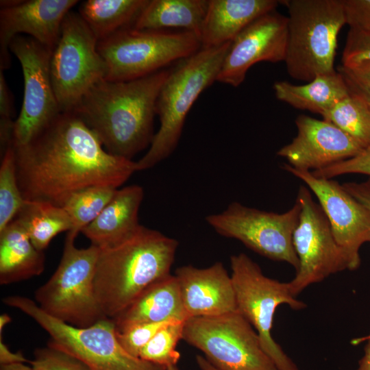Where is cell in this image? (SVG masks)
Segmentation results:
<instances>
[{
  "mask_svg": "<svg viewBox=\"0 0 370 370\" xmlns=\"http://www.w3.org/2000/svg\"><path fill=\"white\" fill-rule=\"evenodd\" d=\"M12 148L25 200L62 206L88 187L118 188L137 171L135 161L108 153L75 112H61L29 143Z\"/></svg>",
  "mask_w": 370,
  "mask_h": 370,
  "instance_id": "obj_1",
  "label": "cell"
},
{
  "mask_svg": "<svg viewBox=\"0 0 370 370\" xmlns=\"http://www.w3.org/2000/svg\"><path fill=\"white\" fill-rule=\"evenodd\" d=\"M170 69L124 82L103 79L74 111L110 154L132 160L154 137L156 102Z\"/></svg>",
  "mask_w": 370,
  "mask_h": 370,
  "instance_id": "obj_2",
  "label": "cell"
},
{
  "mask_svg": "<svg viewBox=\"0 0 370 370\" xmlns=\"http://www.w3.org/2000/svg\"><path fill=\"white\" fill-rule=\"evenodd\" d=\"M178 242L141 225L124 242L99 249L95 292L106 317L114 319L149 286L170 274Z\"/></svg>",
  "mask_w": 370,
  "mask_h": 370,
  "instance_id": "obj_3",
  "label": "cell"
},
{
  "mask_svg": "<svg viewBox=\"0 0 370 370\" xmlns=\"http://www.w3.org/2000/svg\"><path fill=\"white\" fill-rule=\"evenodd\" d=\"M231 43L201 48L170 69L156 102L160 127L148 151L136 162L137 171L152 168L174 151L188 112L200 94L217 81Z\"/></svg>",
  "mask_w": 370,
  "mask_h": 370,
  "instance_id": "obj_4",
  "label": "cell"
},
{
  "mask_svg": "<svg viewBox=\"0 0 370 370\" xmlns=\"http://www.w3.org/2000/svg\"><path fill=\"white\" fill-rule=\"evenodd\" d=\"M288 12L284 62L288 75L310 82L335 72L337 37L346 25L343 0H285Z\"/></svg>",
  "mask_w": 370,
  "mask_h": 370,
  "instance_id": "obj_5",
  "label": "cell"
},
{
  "mask_svg": "<svg viewBox=\"0 0 370 370\" xmlns=\"http://www.w3.org/2000/svg\"><path fill=\"white\" fill-rule=\"evenodd\" d=\"M3 302L21 310L45 330L49 335L47 345L77 358L90 370H166L126 352L118 341L112 319L78 328L49 315L28 297L11 295Z\"/></svg>",
  "mask_w": 370,
  "mask_h": 370,
  "instance_id": "obj_6",
  "label": "cell"
},
{
  "mask_svg": "<svg viewBox=\"0 0 370 370\" xmlns=\"http://www.w3.org/2000/svg\"><path fill=\"white\" fill-rule=\"evenodd\" d=\"M77 235L68 232L56 271L37 288L34 299L49 315L69 325L86 328L107 318L97 301L94 286L99 248L79 249Z\"/></svg>",
  "mask_w": 370,
  "mask_h": 370,
  "instance_id": "obj_7",
  "label": "cell"
},
{
  "mask_svg": "<svg viewBox=\"0 0 370 370\" xmlns=\"http://www.w3.org/2000/svg\"><path fill=\"white\" fill-rule=\"evenodd\" d=\"M202 48L194 33L180 31L123 29L98 41L107 68L105 79L124 82L156 73L186 59Z\"/></svg>",
  "mask_w": 370,
  "mask_h": 370,
  "instance_id": "obj_8",
  "label": "cell"
},
{
  "mask_svg": "<svg viewBox=\"0 0 370 370\" xmlns=\"http://www.w3.org/2000/svg\"><path fill=\"white\" fill-rule=\"evenodd\" d=\"M237 311L253 326L262 347L278 370H299L271 336L277 308L287 304L294 310L306 307L291 292L288 282L270 278L259 265L243 253L230 257Z\"/></svg>",
  "mask_w": 370,
  "mask_h": 370,
  "instance_id": "obj_9",
  "label": "cell"
},
{
  "mask_svg": "<svg viewBox=\"0 0 370 370\" xmlns=\"http://www.w3.org/2000/svg\"><path fill=\"white\" fill-rule=\"evenodd\" d=\"M97 44L79 14L71 10L50 58L51 78L61 112H74L90 89L105 79L106 64Z\"/></svg>",
  "mask_w": 370,
  "mask_h": 370,
  "instance_id": "obj_10",
  "label": "cell"
},
{
  "mask_svg": "<svg viewBox=\"0 0 370 370\" xmlns=\"http://www.w3.org/2000/svg\"><path fill=\"white\" fill-rule=\"evenodd\" d=\"M182 340L220 370H278L255 329L238 311L187 319Z\"/></svg>",
  "mask_w": 370,
  "mask_h": 370,
  "instance_id": "obj_11",
  "label": "cell"
},
{
  "mask_svg": "<svg viewBox=\"0 0 370 370\" xmlns=\"http://www.w3.org/2000/svg\"><path fill=\"white\" fill-rule=\"evenodd\" d=\"M299 213L300 206L297 201L283 213L261 210L233 201L222 212L207 216L206 220L220 235L236 239L267 258L285 262L297 271L299 263L293 234Z\"/></svg>",
  "mask_w": 370,
  "mask_h": 370,
  "instance_id": "obj_12",
  "label": "cell"
},
{
  "mask_svg": "<svg viewBox=\"0 0 370 370\" xmlns=\"http://www.w3.org/2000/svg\"><path fill=\"white\" fill-rule=\"evenodd\" d=\"M295 201L300 206V213L293 234V244L299 266L294 278L288 283L291 293L297 297L308 286L349 270V264L324 212L313 200L310 189L300 186Z\"/></svg>",
  "mask_w": 370,
  "mask_h": 370,
  "instance_id": "obj_13",
  "label": "cell"
},
{
  "mask_svg": "<svg viewBox=\"0 0 370 370\" xmlns=\"http://www.w3.org/2000/svg\"><path fill=\"white\" fill-rule=\"evenodd\" d=\"M10 51L18 60L24 81L23 99L14 121L12 147L24 146L61 113L50 73L51 51L29 36H16Z\"/></svg>",
  "mask_w": 370,
  "mask_h": 370,
  "instance_id": "obj_14",
  "label": "cell"
},
{
  "mask_svg": "<svg viewBox=\"0 0 370 370\" xmlns=\"http://www.w3.org/2000/svg\"><path fill=\"white\" fill-rule=\"evenodd\" d=\"M283 169L303 181L319 200L335 240L343 251L349 270L360 264V249L370 242V212L336 181L317 177L311 171L284 164Z\"/></svg>",
  "mask_w": 370,
  "mask_h": 370,
  "instance_id": "obj_15",
  "label": "cell"
},
{
  "mask_svg": "<svg viewBox=\"0 0 370 370\" xmlns=\"http://www.w3.org/2000/svg\"><path fill=\"white\" fill-rule=\"evenodd\" d=\"M287 38V16L274 10L258 17L232 40L217 81L237 87L254 64L284 62Z\"/></svg>",
  "mask_w": 370,
  "mask_h": 370,
  "instance_id": "obj_16",
  "label": "cell"
},
{
  "mask_svg": "<svg viewBox=\"0 0 370 370\" xmlns=\"http://www.w3.org/2000/svg\"><path fill=\"white\" fill-rule=\"evenodd\" d=\"M76 0L1 1L0 5V69L11 64L10 45L17 36H29L51 51L62 22Z\"/></svg>",
  "mask_w": 370,
  "mask_h": 370,
  "instance_id": "obj_17",
  "label": "cell"
},
{
  "mask_svg": "<svg viewBox=\"0 0 370 370\" xmlns=\"http://www.w3.org/2000/svg\"><path fill=\"white\" fill-rule=\"evenodd\" d=\"M297 134L277 154L295 169L319 170L358 154L364 147L334 124L307 115H299Z\"/></svg>",
  "mask_w": 370,
  "mask_h": 370,
  "instance_id": "obj_18",
  "label": "cell"
},
{
  "mask_svg": "<svg viewBox=\"0 0 370 370\" xmlns=\"http://www.w3.org/2000/svg\"><path fill=\"white\" fill-rule=\"evenodd\" d=\"M175 275L187 319L237 311L231 275L222 262L206 268L182 266L175 270Z\"/></svg>",
  "mask_w": 370,
  "mask_h": 370,
  "instance_id": "obj_19",
  "label": "cell"
},
{
  "mask_svg": "<svg viewBox=\"0 0 370 370\" xmlns=\"http://www.w3.org/2000/svg\"><path fill=\"white\" fill-rule=\"evenodd\" d=\"M143 196V189L138 185L116 189L99 215L81 232L99 249L124 242L142 225L138 222V211Z\"/></svg>",
  "mask_w": 370,
  "mask_h": 370,
  "instance_id": "obj_20",
  "label": "cell"
},
{
  "mask_svg": "<svg viewBox=\"0 0 370 370\" xmlns=\"http://www.w3.org/2000/svg\"><path fill=\"white\" fill-rule=\"evenodd\" d=\"M279 3L275 0H208L199 35L202 48L232 42L249 24Z\"/></svg>",
  "mask_w": 370,
  "mask_h": 370,
  "instance_id": "obj_21",
  "label": "cell"
},
{
  "mask_svg": "<svg viewBox=\"0 0 370 370\" xmlns=\"http://www.w3.org/2000/svg\"><path fill=\"white\" fill-rule=\"evenodd\" d=\"M187 319L177 278L171 273L152 284L114 319L116 330L143 323Z\"/></svg>",
  "mask_w": 370,
  "mask_h": 370,
  "instance_id": "obj_22",
  "label": "cell"
},
{
  "mask_svg": "<svg viewBox=\"0 0 370 370\" xmlns=\"http://www.w3.org/2000/svg\"><path fill=\"white\" fill-rule=\"evenodd\" d=\"M45 255L32 243L19 221L14 219L0 232V284L7 285L40 275Z\"/></svg>",
  "mask_w": 370,
  "mask_h": 370,
  "instance_id": "obj_23",
  "label": "cell"
},
{
  "mask_svg": "<svg viewBox=\"0 0 370 370\" xmlns=\"http://www.w3.org/2000/svg\"><path fill=\"white\" fill-rule=\"evenodd\" d=\"M273 89L278 99L295 108L320 115L349 95L346 82L339 71L319 75L303 85L277 82Z\"/></svg>",
  "mask_w": 370,
  "mask_h": 370,
  "instance_id": "obj_24",
  "label": "cell"
},
{
  "mask_svg": "<svg viewBox=\"0 0 370 370\" xmlns=\"http://www.w3.org/2000/svg\"><path fill=\"white\" fill-rule=\"evenodd\" d=\"M208 0H148L134 25L135 29H181L199 38Z\"/></svg>",
  "mask_w": 370,
  "mask_h": 370,
  "instance_id": "obj_25",
  "label": "cell"
},
{
  "mask_svg": "<svg viewBox=\"0 0 370 370\" xmlns=\"http://www.w3.org/2000/svg\"><path fill=\"white\" fill-rule=\"evenodd\" d=\"M148 0H87L78 13L98 41L132 27Z\"/></svg>",
  "mask_w": 370,
  "mask_h": 370,
  "instance_id": "obj_26",
  "label": "cell"
},
{
  "mask_svg": "<svg viewBox=\"0 0 370 370\" xmlns=\"http://www.w3.org/2000/svg\"><path fill=\"white\" fill-rule=\"evenodd\" d=\"M15 219L27 232L33 245L41 251L56 235L73 228L71 218L62 206L45 201L25 200Z\"/></svg>",
  "mask_w": 370,
  "mask_h": 370,
  "instance_id": "obj_27",
  "label": "cell"
},
{
  "mask_svg": "<svg viewBox=\"0 0 370 370\" xmlns=\"http://www.w3.org/2000/svg\"><path fill=\"white\" fill-rule=\"evenodd\" d=\"M356 140L362 147L370 145V110L358 95H349L321 115Z\"/></svg>",
  "mask_w": 370,
  "mask_h": 370,
  "instance_id": "obj_28",
  "label": "cell"
},
{
  "mask_svg": "<svg viewBox=\"0 0 370 370\" xmlns=\"http://www.w3.org/2000/svg\"><path fill=\"white\" fill-rule=\"evenodd\" d=\"M118 188L110 186H91L71 195L62 207L73 224L71 231L77 235L101 212Z\"/></svg>",
  "mask_w": 370,
  "mask_h": 370,
  "instance_id": "obj_29",
  "label": "cell"
},
{
  "mask_svg": "<svg viewBox=\"0 0 370 370\" xmlns=\"http://www.w3.org/2000/svg\"><path fill=\"white\" fill-rule=\"evenodd\" d=\"M25 201L18 184L14 149L10 146L1 156L0 166V232L15 219Z\"/></svg>",
  "mask_w": 370,
  "mask_h": 370,
  "instance_id": "obj_30",
  "label": "cell"
},
{
  "mask_svg": "<svg viewBox=\"0 0 370 370\" xmlns=\"http://www.w3.org/2000/svg\"><path fill=\"white\" fill-rule=\"evenodd\" d=\"M184 323H171L160 329L140 350L139 358L165 368L177 365L180 354L176 347L182 339Z\"/></svg>",
  "mask_w": 370,
  "mask_h": 370,
  "instance_id": "obj_31",
  "label": "cell"
},
{
  "mask_svg": "<svg viewBox=\"0 0 370 370\" xmlns=\"http://www.w3.org/2000/svg\"><path fill=\"white\" fill-rule=\"evenodd\" d=\"M29 363L34 370H90L77 358L49 345L36 349Z\"/></svg>",
  "mask_w": 370,
  "mask_h": 370,
  "instance_id": "obj_32",
  "label": "cell"
},
{
  "mask_svg": "<svg viewBox=\"0 0 370 370\" xmlns=\"http://www.w3.org/2000/svg\"><path fill=\"white\" fill-rule=\"evenodd\" d=\"M171 323L175 322L143 323L132 325L121 330H116L117 338L126 352L134 357L139 358L143 347L160 329Z\"/></svg>",
  "mask_w": 370,
  "mask_h": 370,
  "instance_id": "obj_33",
  "label": "cell"
},
{
  "mask_svg": "<svg viewBox=\"0 0 370 370\" xmlns=\"http://www.w3.org/2000/svg\"><path fill=\"white\" fill-rule=\"evenodd\" d=\"M311 173L317 177L325 179L350 173L364 174L370 177V145L350 158Z\"/></svg>",
  "mask_w": 370,
  "mask_h": 370,
  "instance_id": "obj_34",
  "label": "cell"
},
{
  "mask_svg": "<svg viewBox=\"0 0 370 370\" xmlns=\"http://www.w3.org/2000/svg\"><path fill=\"white\" fill-rule=\"evenodd\" d=\"M365 62H370V33L349 28L342 55V66L352 69Z\"/></svg>",
  "mask_w": 370,
  "mask_h": 370,
  "instance_id": "obj_35",
  "label": "cell"
},
{
  "mask_svg": "<svg viewBox=\"0 0 370 370\" xmlns=\"http://www.w3.org/2000/svg\"><path fill=\"white\" fill-rule=\"evenodd\" d=\"M350 29L370 33V0H343Z\"/></svg>",
  "mask_w": 370,
  "mask_h": 370,
  "instance_id": "obj_36",
  "label": "cell"
},
{
  "mask_svg": "<svg viewBox=\"0 0 370 370\" xmlns=\"http://www.w3.org/2000/svg\"><path fill=\"white\" fill-rule=\"evenodd\" d=\"M12 97L6 84L3 71L0 69V132L13 130L14 121L12 119Z\"/></svg>",
  "mask_w": 370,
  "mask_h": 370,
  "instance_id": "obj_37",
  "label": "cell"
},
{
  "mask_svg": "<svg viewBox=\"0 0 370 370\" xmlns=\"http://www.w3.org/2000/svg\"><path fill=\"white\" fill-rule=\"evenodd\" d=\"M338 71L343 75L349 92L360 97L370 110V79L343 66Z\"/></svg>",
  "mask_w": 370,
  "mask_h": 370,
  "instance_id": "obj_38",
  "label": "cell"
},
{
  "mask_svg": "<svg viewBox=\"0 0 370 370\" xmlns=\"http://www.w3.org/2000/svg\"><path fill=\"white\" fill-rule=\"evenodd\" d=\"M342 186L370 212V177L362 182H346Z\"/></svg>",
  "mask_w": 370,
  "mask_h": 370,
  "instance_id": "obj_39",
  "label": "cell"
},
{
  "mask_svg": "<svg viewBox=\"0 0 370 370\" xmlns=\"http://www.w3.org/2000/svg\"><path fill=\"white\" fill-rule=\"evenodd\" d=\"M26 362H29V360L23 354L21 351L12 352L2 340V336H0V365H10Z\"/></svg>",
  "mask_w": 370,
  "mask_h": 370,
  "instance_id": "obj_40",
  "label": "cell"
},
{
  "mask_svg": "<svg viewBox=\"0 0 370 370\" xmlns=\"http://www.w3.org/2000/svg\"><path fill=\"white\" fill-rule=\"evenodd\" d=\"M363 341H367L364 355L359 360L358 367L356 370H370V333L366 337L353 340L352 343L353 345H358Z\"/></svg>",
  "mask_w": 370,
  "mask_h": 370,
  "instance_id": "obj_41",
  "label": "cell"
},
{
  "mask_svg": "<svg viewBox=\"0 0 370 370\" xmlns=\"http://www.w3.org/2000/svg\"><path fill=\"white\" fill-rule=\"evenodd\" d=\"M349 69L370 79V62H362Z\"/></svg>",
  "mask_w": 370,
  "mask_h": 370,
  "instance_id": "obj_42",
  "label": "cell"
},
{
  "mask_svg": "<svg viewBox=\"0 0 370 370\" xmlns=\"http://www.w3.org/2000/svg\"><path fill=\"white\" fill-rule=\"evenodd\" d=\"M196 361L201 370H220L202 356H197Z\"/></svg>",
  "mask_w": 370,
  "mask_h": 370,
  "instance_id": "obj_43",
  "label": "cell"
},
{
  "mask_svg": "<svg viewBox=\"0 0 370 370\" xmlns=\"http://www.w3.org/2000/svg\"><path fill=\"white\" fill-rule=\"evenodd\" d=\"M0 370H34L31 366L24 363L14 364L10 365H1Z\"/></svg>",
  "mask_w": 370,
  "mask_h": 370,
  "instance_id": "obj_44",
  "label": "cell"
},
{
  "mask_svg": "<svg viewBox=\"0 0 370 370\" xmlns=\"http://www.w3.org/2000/svg\"><path fill=\"white\" fill-rule=\"evenodd\" d=\"M11 321V317L8 314H3L0 316V336H2V332L5 326Z\"/></svg>",
  "mask_w": 370,
  "mask_h": 370,
  "instance_id": "obj_45",
  "label": "cell"
},
{
  "mask_svg": "<svg viewBox=\"0 0 370 370\" xmlns=\"http://www.w3.org/2000/svg\"><path fill=\"white\" fill-rule=\"evenodd\" d=\"M166 370H179V369L177 368V365H175L167 367Z\"/></svg>",
  "mask_w": 370,
  "mask_h": 370,
  "instance_id": "obj_46",
  "label": "cell"
}]
</instances>
